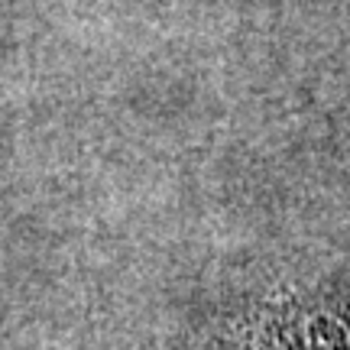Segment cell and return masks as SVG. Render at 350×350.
Returning a JSON list of instances; mask_svg holds the SVG:
<instances>
[{
	"mask_svg": "<svg viewBox=\"0 0 350 350\" xmlns=\"http://www.w3.org/2000/svg\"><path fill=\"white\" fill-rule=\"evenodd\" d=\"M262 350H350V325L344 321H312L288 331Z\"/></svg>",
	"mask_w": 350,
	"mask_h": 350,
	"instance_id": "1",
	"label": "cell"
}]
</instances>
